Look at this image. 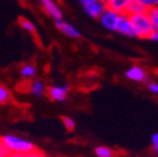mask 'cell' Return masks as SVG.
Here are the masks:
<instances>
[{
    "label": "cell",
    "instance_id": "6da1fadb",
    "mask_svg": "<svg viewBox=\"0 0 158 157\" xmlns=\"http://www.w3.org/2000/svg\"><path fill=\"white\" fill-rule=\"evenodd\" d=\"M2 141L6 146L10 153H19V155L27 156L36 150L35 145L31 141L15 134H5L2 137Z\"/></svg>",
    "mask_w": 158,
    "mask_h": 157
},
{
    "label": "cell",
    "instance_id": "7a4b0ae2",
    "mask_svg": "<svg viewBox=\"0 0 158 157\" xmlns=\"http://www.w3.org/2000/svg\"><path fill=\"white\" fill-rule=\"evenodd\" d=\"M131 18V24L133 30V36L141 38V39H151L152 34L154 33V27L151 22V19L147 13L144 14H138L129 16Z\"/></svg>",
    "mask_w": 158,
    "mask_h": 157
},
{
    "label": "cell",
    "instance_id": "3957f363",
    "mask_svg": "<svg viewBox=\"0 0 158 157\" xmlns=\"http://www.w3.org/2000/svg\"><path fill=\"white\" fill-rule=\"evenodd\" d=\"M101 23V25L109 30V32H115L117 25H118V20H119V14H117L113 10H109L108 8L104 10V13L101 15V18L98 19Z\"/></svg>",
    "mask_w": 158,
    "mask_h": 157
},
{
    "label": "cell",
    "instance_id": "277c9868",
    "mask_svg": "<svg viewBox=\"0 0 158 157\" xmlns=\"http://www.w3.org/2000/svg\"><path fill=\"white\" fill-rule=\"evenodd\" d=\"M39 3H40V5L43 6L44 11L50 16L53 18L54 20H60V19H63V11L60 9V6H59L54 0H39Z\"/></svg>",
    "mask_w": 158,
    "mask_h": 157
},
{
    "label": "cell",
    "instance_id": "5b68a950",
    "mask_svg": "<svg viewBox=\"0 0 158 157\" xmlns=\"http://www.w3.org/2000/svg\"><path fill=\"white\" fill-rule=\"evenodd\" d=\"M69 92V86L67 84H56L48 88V94L55 102H62L64 101Z\"/></svg>",
    "mask_w": 158,
    "mask_h": 157
},
{
    "label": "cell",
    "instance_id": "8992f818",
    "mask_svg": "<svg viewBox=\"0 0 158 157\" xmlns=\"http://www.w3.org/2000/svg\"><path fill=\"white\" fill-rule=\"evenodd\" d=\"M55 25L59 29V32L63 33L67 36H69V38H74V39L81 38V32H79L73 24H70L68 22H64L63 19H60V20H56Z\"/></svg>",
    "mask_w": 158,
    "mask_h": 157
},
{
    "label": "cell",
    "instance_id": "52a82bcc",
    "mask_svg": "<svg viewBox=\"0 0 158 157\" xmlns=\"http://www.w3.org/2000/svg\"><path fill=\"white\" fill-rule=\"evenodd\" d=\"M115 32H118L122 35L127 36H133V30H132V24H131V18L127 14H121L119 20H118V25Z\"/></svg>",
    "mask_w": 158,
    "mask_h": 157
},
{
    "label": "cell",
    "instance_id": "ba28073f",
    "mask_svg": "<svg viewBox=\"0 0 158 157\" xmlns=\"http://www.w3.org/2000/svg\"><path fill=\"white\" fill-rule=\"evenodd\" d=\"M126 77L133 82H144L147 79V73L142 67L133 66L126 72Z\"/></svg>",
    "mask_w": 158,
    "mask_h": 157
},
{
    "label": "cell",
    "instance_id": "9c48e42d",
    "mask_svg": "<svg viewBox=\"0 0 158 157\" xmlns=\"http://www.w3.org/2000/svg\"><path fill=\"white\" fill-rule=\"evenodd\" d=\"M106 9H107V6H106L103 3H101L99 0H98V2H95V3H93V4H89V5L84 6L85 14L89 15L90 18H93V19H99L101 15L104 13Z\"/></svg>",
    "mask_w": 158,
    "mask_h": 157
},
{
    "label": "cell",
    "instance_id": "30bf717a",
    "mask_svg": "<svg viewBox=\"0 0 158 157\" xmlns=\"http://www.w3.org/2000/svg\"><path fill=\"white\" fill-rule=\"evenodd\" d=\"M132 0H110L107 4V8L109 10L115 11L117 14H127V9L129 6Z\"/></svg>",
    "mask_w": 158,
    "mask_h": 157
},
{
    "label": "cell",
    "instance_id": "8fae6325",
    "mask_svg": "<svg viewBox=\"0 0 158 157\" xmlns=\"http://www.w3.org/2000/svg\"><path fill=\"white\" fill-rule=\"evenodd\" d=\"M148 10L141 3H138L137 0H132L129 6H128V9H127V15L133 16V15H138V14H144Z\"/></svg>",
    "mask_w": 158,
    "mask_h": 157
},
{
    "label": "cell",
    "instance_id": "7c38bea8",
    "mask_svg": "<svg viewBox=\"0 0 158 157\" xmlns=\"http://www.w3.org/2000/svg\"><path fill=\"white\" fill-rule=\"evenodd\" d=\"M45 84L42 82V81H39V79H36V81H34L33 83H31V86H30V92H31V94H34V95H42V94H44L45 93Z\"/></svg>",
    "mask_w": 158,
    "mask_h": 157
},
{
    "label": "cell",
    "instance_id": "4fadbf2b",
    "mask_svg": "<svg viewBox=\"0 0 158 157\" xmlns=\"http://www.w3.org/2000/svg\"><path fill=\"white\" fill-rule=\"evenodd\" d=\"M20 74L24 78H27V79H30V78H33L36 74V67L34 64H30V63L24 64L20 69Z\"/></svg>",
    "mask_w": 158,
    "mask_h": 157
},
{
    "label": "cell",
    "instance_id": "5bb4252c",
    "mask_svg": "<svg viewBox=\"0 0 158 157\" xmlns=\"http://www.w3.org/2000/svg\"><path fill=\"white\" fill-rule=\"evenodd\" d=\"M10 100H11V93H10L9 88L0 84V106L6 104L8 102H10Z\"/></svg>",
    "mask_w": 158,
    "mask_h": 157
},
{
    "label": "cell",
    "instance_id": "9a60e30c",
    "mask_svg": "<svg viewBox=\"0 0 158 157\" xmlns=\"http://www.w3.org/2000/svg\"><path fill=\"white\" fill-rule=\"evenodd\" d=\"M95 155L98 157H113L114 152L112 148H109L107 146H99L95 148Z\"/></svg>",
    "mask_w": 158,
    "mask_h": 157
},
{
    "label": "cell",
    "instance_id": "2e32d148",
    "mask_svg": "<svg viewBox=\"0 0 158 157\" xmlns=\"http://www.w3.org/2000/svg\"><path fill=\"white\" fill-rule=\"evenodd\" d=\"M147 14H148L151 22H152V24H153V27H154V30H158V8L154 6V8L149 9V10L147 11Z\"/></svg>",
    "mask_w": 158,
    "mask_h": 157
},
{
    "label": "cell",
    "instance_id": "e0dca14e",
    "mask_svg": "<svg viewBox=\"0 0 158 157\" xmlns=\"http://www.w3.org/2000/svg\"><path fill=\"white\" fill-rule=\"evenodd\" d=\"M19 25H20L25 32H28V33H35V25L30 22V20H28V19H25V18H22L20 19V22H19Z\"/></svg>",
    "mask_w": 158,
    "mask_h": 157
},
{
    "label": "cell",
    "instance_id": "ac0fdd59",
    "mask_svg": "<svg viewBox=\"0 0 158 157\" xmlns=\"http://www.w3.org/2000/svg\"><path fill=\"white\" fill-rule=\"evenodd\" d=\"M63 123H64V127L67 128V131H73L75 128V122L70 117H63Z\"/></svg>",
    "mask_w": 158,
    "mask_h": 157
},
{
    "label": "cell",
    "instance_id": "d6986e66",
    "mask_svg": "<svg viewBox=\"0 0 158 157\" xmlns=\"http://www.w3.org/2000/svg\"><path fill=\"white\" fill-rule=\"evenodd\" d=\"M137 2L141 3L147 10H149V9L156 6V0H137Z\"/></svg>",
    "mask_w": 158,
    "mask_h": 157
},
{
    "label": "cell",
    "instance_id": "ffe728a7",
    "mask_svg": "<svg viewBox=\"0 0 158 157\" xmlns=\"http://www.w3.org/2000/svg\"><path fill=\"white\" fill-rule=\"evenodd\" d=\"M152 146H153L154 152L158 155V132L152 136Z\"/></svg>",
    "mask_w": 158,
    "mask_h": 157
},
{
    "label": "cell",
    "instance_id": "44dd1931",
    "mask_svg": "<svg viewBox=\"0 0 158 157\" xmlns=\"http://www.w3.org/2000/svg\"><path fill=\"white\" fill-rule=\"evenodd\" d=\"M25 157H48L44 152H42V151H39V150H35V151H33L31 153H29V155H27Z\"/></svg>",
    "mask_w": 158,
    "mask_h": 157
},
{
    "label": "cell",
    "instance_id": "7402d4cb",
    "mask_svg": "<svg viewBox=\"0 0 158 157\" xmlns=\"http://www.w3.org/2000/svg\"><path fill=\"white\" fill-rule=\"evenodd\" d=\"M0 153H2L4 157H6L10 152H9V150L6 148V146L3 143V141H2V138H0Z\"/></svg>",
    "mask_w": 158,
    "mask_h": 157
},
{
    "label": "cell",
    "instance_id": "603a6c76",
    "mask_svg": "<svg viewBox=\"0 0 158 157\" xmlns=\"http://www.w3.org/2000/svg\"><path fill=\"white\" fill-rule=\"evenodd\" d=\"M148 91L154 93V94H158V83L153 82V83H149L148 84Z\"/></svg>",
    "mask_w": 158,
    "mask_h": 157
},
{
    "label": "cell",
    "instance_id": "cb8c5ba5",
    "mask_svg": "<svg viewBox=\"0 0 158 157\" xmlns=\"http://www.w3.org/2000/svg\"><path fill=\"white\" fill-rule=\"evenodd\" d=\"M79 2L82 3L83 6H87V5H89V4H93V3L98 2V0H79Z\"/></svg>",
    "mask_w": 158,
    "mask_h": 157
},
{
    "label": "cell",
    "instance_id": "d4e9b609",
    "mask_svg": "<svg viewBox=\"0 0 158 157\" xmlns=\"http://www.w3.org/2000/svg\"><path fill=\"white\" fill-rule=\"evenodd\" d=\"M151 39H152V40H156V42H158V30H154V33L152 34Z\"/></svg>",
    "mask_w": 158,
    "mask_h": 157
},
{
    "label": "cell",
    "instance_id": "484cf974",
    "mask_svg": "<svg viewBox=\"0 0 158 157\" xmlns=\"http://www.w3.org/2000/svg\"><path fill=\"white\" fill-rule=\"evenodd\" d=\"M6 157H25L24 155H19V153H9Z\"/></svg>",
    "mask_w": 158,
    "mask_h": 157
},
{
    "label": "cell",
    "instance_id": "4316f807",
    "mask_svg": "<svg viewBox=\"0 0 158 157\" xmlns=\"http://www.w3.org/2000/svg\"><path fill=\"white\" fill-rule=\"evenodd\" d=\"M99 2H101V3H103V4H104V5L107 6V4H108V3L110 2V0H99Z\"/></svg>",
    "mask_w": 158,
    "mask_h": 157
},
{
    "label": "cell",
    "instance_id": "83f0119b",
    "mask_svg": "<svg viewBox=\"0 0 158 157\" xmlns=\"http://www.w3.org/2000/svg\"><path fill=\"white\" fill-rule=\"evenodd\" d=\"M156 6L158 8V0H156Z\"/></svg>",
    "mask_w": 158,
    "mask_h": 157
},
{
    "label": "cell",
    "instance_id": "f1b7e54d",
    "mask_svg": "<svg viewBox=\"0 0 158 157\" xmlns=\"http://www.w3.org/2000/svg\"><path fill=\"white\" fill-rule=\"evenodd\" d=\"M0 157H4V156H3V155H2V153H0Z\"/></svg>",
    "mask_w": 158,
    "mask_h": 157
}]
</instances>
